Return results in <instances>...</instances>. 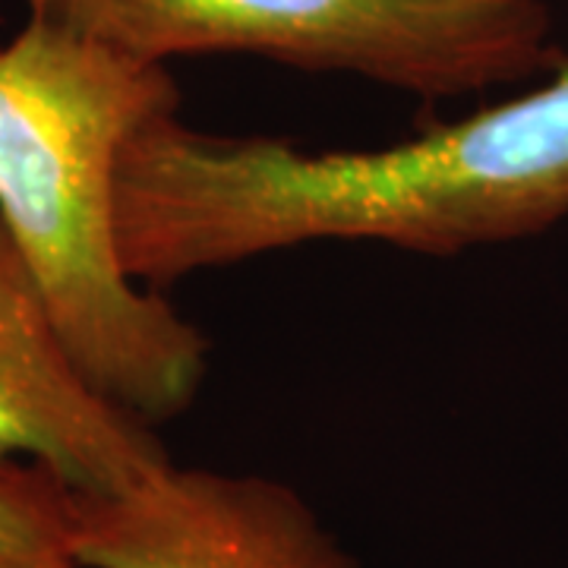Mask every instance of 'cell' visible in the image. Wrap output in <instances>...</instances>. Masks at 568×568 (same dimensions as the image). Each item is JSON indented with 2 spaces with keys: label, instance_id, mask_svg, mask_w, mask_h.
Here are the masks:
<instances>
[{
  "label": "cell",
  "instance_id": "7a4b0ae2",
  "mask_svg": "<svg viewBox=\"0 0 568 568\" xmlns=\"http://www.w3.org/2000/svg\"><path fill=\"white\" fill-rule=\"evenodd\" d=\"M181 111L162 63L32 17L0 44V224L73 361L114 405L162 426L196 405L209 338L118 246V164L142 123Z\"/></svg>",
  "mask_w": 568,
  "mask_h": 568
},
{
  "label": "cell",
  "instance_id": "6da1fadb",
  "mask_svg": "<svg viewBox=\"0 0 568 568\" xmlns=\"http://www.w3.org/2000/svg\"><path fill=\"white\" fill-rule=\"evenodd\" d=\"M123 268L162 291L310 244H386L420 256L537 237L568 219V58L549 80L376 149L145 121L118 164Z\"/></svg>",
  "mask_w": 568,
  "mask_h": 568
},
{
  "label": "cell",
  "instance_id": "3957f363",
  "mask_svg": "<svg viewBox=\"0 0 568 568\" xmlns=\"http://www.w3.org/2000/svg\"><path fill=\"white\" fill-rule=\"evenodd\" d=\"M32 17L162 63L244 54L452 102L562 58L547 0H26Z\"/></svg>",
  "mask_w": 568,
  "mask_h": 568
},
{
  "label": "cell",
  "instance_id": "8992f818",
  "mask_svg": "<svg viewBox=\"0 0 568 568\" xmlns=\"http://www.w3.org/2000/svg\"><path fill=\"white\" fill-rule=\"evenodd\" d=\"M0 568H82L77 493L29 462H0Z\"/></svg>",
  "mask_w": 568,
  "mask_h": 568
},
{
  "label": "cell",
  "instance_id": "5b68a950",
  "mask_svg": "<svg viewBox=\"0 0 568 568\" xmlns=\"http://www.w3.org/2000/svg\"><path fill=\"white\" fill-rule=\"evenodd\" d=\"M0 462L44 467L77 496H114L171 462L155 426L89 383L3 224Z\"/></svg>",
  "mask_w": 568,
  "mask_h": 568
},
{
  "label": "cell",
  "instance_id": "277c9868",
  "mask_svg": "<svg viewBox=\"0 0 568 568\" xmlns=\"http://www.w3.org/2000/svg\"><path fill=\"white\" fill-rule=\"evenodd\" d=\"M82 568H361L294 487L168 462L114 496H77Z\"/></svg>",
  "mask_w": 568,
  "mask_h": 568
}]
</instances>
